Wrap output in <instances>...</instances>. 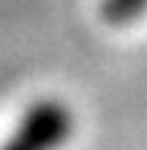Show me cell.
Here are the masks:
<instances>
[{
	"instance_id": "cell-1",
	"label": "cell",
	"mask_w": 147,
	"mask_h": 150,
	"mask_svg": "<svg viewBox=\"0 0 147 150\" xmlns=\"http://www.w3.org/2000/svg\"><path fill=\"white\" fill-rule=\"evenodd\" d=\"M75 130V115L61 98H37L15 124L0 150H61Z\"/></svg>"
},
{
	"instance_id": "cell-2",
	"label": "cell",
	"mask_w": 147,
	"mask_h": 150,
	"mask_svg": "<svg viewBox=\"0 0 147 150\" xmlns=\"http://www.w3.org/2000/svg\"><path fill=\"white\" fill-rule=\"evenodd\" d=\"M147 15V0H101V18L110 26H133Z\"/></svg>"
}]
</instances>
